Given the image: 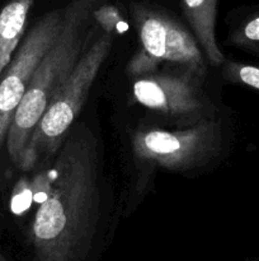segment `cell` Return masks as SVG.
I'll return each instance as SVG.
<instances>
[{
	"label": "cell",
	"mask_w": 259,
	"mask_h": 261,
	"mask_svg": "<svg viewBox=\"0 0 259 261\" xmlns=\"http://www.w3.org/2000/svg\"><path fill=\"white\" fill-rule=\"evenodd\" d=\"M98 143L85 127L65 138L50 193L30 229L33 261H85L99 223Z\"/></svg>",
	"instance_id": "1"
},
{
	"label": "cell",
	"mask_w": 259,
	"mask_h": 261,
	"mask_svg": "<svg viewBox=\"0 0 259 261\" xmlns=\"http://www.w3.org/2000/svg\"><path fill=\"white\" fill-rule=\"evenodd\" d=\"M104 0H71L63 10L60 32L43 55L15 111L7 135V150L17 166L22 162L29 138L48 101L66 81L83 55L84 30Z\"/></svg>",
	"instance_id": "2"
},
{
	"label": "cell",
	"mask_w": 259,
	"mask_h": 261,
	"mask_svg": "<svg viewBox=\"0 0 259 261\" xmlns=\"http://www.w3.org/2000/svg\"><path fill=\"white\" fill-rule=\"evenodd\" d=\"M113 33H102L81 55L70 75L51 97L30 135L22 162L18 166L20 170H30L41 158L61 147L79 116L102 65L111 53Z\"/></svg>",
	"instance_id": "3"
},
{
	"label": "cell",
	"mask_w": 259,
	"mask_h": 261,
	"mask_svg": "<svg viewBox=\"0 0 259 261\" xmlns=\"http://www.w3.org/2000/svg\"><path fill=\"white\" fill-rule=\"evenodd\" d=\"M132 17L140 48L127 64L130 75L141 78L154 74L163 63L177 64L201 79L206 75V63L197 40L174 18L145 5H134Z\"/></svg>",
	"instance_id": "4"
},
{
	"label": "cell",
	"mask_w": 259,
	"mask_h": 261,
	"mask_svg": "<svg viewBox=\"0 0 259 261\" xmlns=\"http://www.w3.org/2000/svg\"><path fill=\"white\" fill-rule=\"evenodd\" d=\"M222 127L213 119L179 130L141 129L132 139L136 160L142 165L157 166L172 172H183L205 165L218 154Z\"/></svg>",
	"instance_id": "5"
},
{
	"label": "cell",
	"mask_w": 259,
	"mask_h": 261,
	"mask_svg": "<svg viewBox=\"0 0 259 261\" xmlns=\"http://www.w3.org/2000/svg\"><path fill=\"white\" fill-rule=\"evenodd\" d=\"M63 10L65 8L51 10L33 25L0 76V149L33 71L60 32Z\"/></svg>",
	"instance_id": "6"
},
{
	"label": "cell",
	"mask_w": 259,
	"mask_h": 261,
	"mask_svg": "<svg viewBox=\"0 0 259 261\" xmlns=\"http://www.w3.org/2000/svg\"><path fill=\"white\" fill-rule=\"evenodd\" d=\"M200 76L190 70L178 74H150L134 83V97L139 103L168 116L201 114L206 102L201 96Z\"/></svg>",
	"instance_id": "7"
},
{
	"label": "cell",
	"mask_w": 259,
	"mask_h": 261,
	"mask_svg": "<svg viewBox=\"0 0 259 261\" xmlns=\"http://www.w3.org/2000/svg\"><path fill=\"white\" fill-rule=\"evenodd\" d=\"M218 0H182L183 12L193 31L201 50L213 66L226 60L216 41V15Z\"/></svg>",
	"instance_id": "8"
},
{
	"label": "cell",
	"mask_w": 259,
	"mask_h": 261,
	"mask_svg": "<svg viewBox=\"0 0 259 261\" xmlns=\"http://www.w3.org/2000/svg\"><path fill=\"white\" fill-rule=\"evenodd\" d=\"M35 0H10L0 10V76L23 38Z\"/></svg>",
	"instance_id": "9"
},
{
	"label": "cell",
	"mask_w": 259,
	"mask_h": 261,
	"mask_svg": "<svg viewBox=\"0 0 259 261\" xmlns=\"http://www.w3.org/2000/svg\"><path fill=\"white\" fill-rule=\"evenodd\" d=\"M229 41L241 50L259 55V12L244 20L231 33Z\"/></svg>",
	"instance_id": "10"
},
{
	"label": "cell",
	"mask_w": 259,
	"mask_h": 261,
	"mask_svg": "<svg viewBox=\"0 0 259 261\" xmlns=\"http://www.w3.org/2000/svg\"><path fill=\"white\" fill-rule=\"evenodd\" d=\"M222 75L231 83L259 91V66L225 60L222 64Z\"/></svg>",
	"instance_id": "11"
},
{
	"label": "cell",
	"mask_w": 259,
	"mask_h": 261,
	"mask_svg": "<svg viewBox=\"0 0 259 261\" xmlns=\"http://www.w3.org/2000/svg\"><path fill=\"white\" fill-rule=\"evenodd\" d=\"M93 17L104 28V32L113 33L118 30L119 23H122L119 12L112 5H99L93 12Z\"/></svg>",
	"instance_id": "12"
},
{
	"label": "cell",
	"mask_w": 259,
	"mask_h": 261,
	"mask_svg": "<svg viewBox=\"0 0 259 261\" xmlns=\"http://www.w3.org/2000/svg\"><path fill=\"white\" fill-rule=\"evenodd\" d=\"M0 261H9V260L7 259V256H5V255L3 254L2 250H0Z\"/></svg>",
	"instance_id": "13"
},
{
	"label": "cell",
	"mask_w": 259,
	"mask_h": 261,
	"mask_svg": "<svg viewBox=\"0 0 259 261\" xmlns=\"http://www.w3.org/2000/svg\"><path fill=\"white\" fill-rule=\"evenodd\" d=\"M255 261H259V259H258V260H255Z\"/></svg>",
	"instance_id": "14"
}]
</instances>
